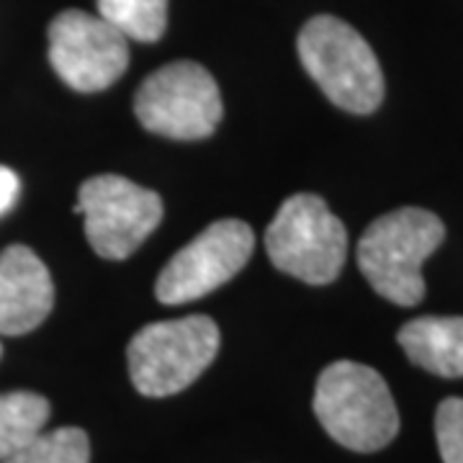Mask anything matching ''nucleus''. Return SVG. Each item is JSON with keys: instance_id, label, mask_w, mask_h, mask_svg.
Masks as SVG:
<instances>
[{"instance_id": "obj_2", "label": "nucleus", "mask_w": 463, "mask_h": 463, "mask_svg": "<svg viewBox=\"0 0 463 463\" xmlns=\"http://www.w3.org/2000/svg\"><path fill=\"white\" fill-rule=\"evenodd\" d=\"M446 227L425 209H397L379 216L358 242V268L371 288L399 307H414L425 297L422 265L440 242Z\"/></svg>"}, {"instance_id": "obj_8", "label": "nucleus", "mask_w": 463, "mask_h": 463, "mask_svg": "<svg viewBox=\"0 0 463 463\" xmlns=\"http://www.w3.org/2000/svg\"><path fill=\"white\" fill-rule=\"evenodd\" d=\"M252 248L250 224L242 219H219L167 260L155 283V297L170 307L206 297L248 265Z\"/></svg>"}, {"instance_id": "obj_14", "label": "nucleus", "mask_w": 463, "mask_h": 463, "mask_svg": "<svg viewBox=\"0 0 463 463\" xmlns=\"http://www.w3.org/2000/svg\"><path fill=\"white\" fill-rule=\"evenodd\" d=\"M0 463H90V440L80 428L42 430Z\"/></svg>"}, {"instance_id": "obj_12", "label": "nucleus", "mask_w": 463, "mask_h": 463, "mask_svg": "<svg viewBox=\"0 0 463 463\" xmlns=\"http://www.w3.org/2000/svg\"><path fill=\"white\" fill-rule=\"evenodd\" d=\"M50 402L33 392L0 394V461L11 458L47 428Z\"/></svg>"}, {"instance_id": "obj_4", "label": "nucleus", "mask_w": 463, "mask_h": 463, "mask_svg": "<svg viewBox=\"0 0 463 463\" xmlns=\"http://www.w3.org/2000/svg\"><path fill=\"white\" fill-rule=\"evenodd\" d=\"M219 353V327L203 315L155 322L127 347L129 376L139 394L170 397L188 389Z\"/></svg>"}, {"instance_id": "obj_10", "label": "nucleus", "mask_w": 463, "mask_h": 463, "mask_svg": "<svg viewBox=\"0 0 463 463\" xmlns=\"http://www.w3.org/2000/svg\"><path fill=\"white\" fill-rule=\"evenodd\" d=\"M54 307L47 265L26 245L0 252V335L16 337L36 330Z\"/></svg>"}, {"instance_id": "obj_6", "label": "nucleus", "mask_w": 463, "mask_h": 463, "mask_svg": "<svg viewBox=\"0 0 463 463\" xmlns=\"http://www.w3.org/2000/svg\"><path fill=\"white\" fill-rule=\"evenodd\" d=\"M222 111L219 85L199 62H173L155 70L134 99L139 124L170 139H203L214 134Z\"/></svg>"}, {"instance_id": "obj_11", "label": "nucleus", "mask_w": 463, "mask_h": 463, "mask_svg": "<svg viewBox=\"0 0 463 463\" xmlns=\"http://www.w3.org/2000/svg\"><path fill=\"white\" fill-rule=\"evenodd\" d=\"M414 365L443 379L463 376V317H420L397 335Z\"/></svg>"}, {"instance_id": "obj_3", "label": "nucleus", "mask_w": 463, "mask_h": 463, "mask_svg": "<svg viewBox=\"0 0 463 463\" xmlns=\"http://www.w3.org/2000/svg\"><path fill=\"white\" fill-rule=\"evenodd\" d=\"M298 60L322 93L350 114H373L383 100V72L350 24L315 16L298 32Z\"/></svg>"}, {"instance_id": "obj_16", "label": "nucleus", "mask_w": 463, "mask_h": 463, "mask_svg": "<svg viewBox=\"0 0 463 463\" xmlns=\"http://www.w3.org/2000/svg\"><path fill=\"white\" fill-rule=\"evenodd\" d=\"M21 194V181L11 167L0 165V216L11 212V206L16 203Z\"/></svg>"}, {"instance_id": "obj_17", "label": "nucleus", "mask_w": 463, "mask_h": 463, "mask_svg": "<svg viewBox=\"0 0 463 463\" xmlns=\"http://www.w3.org/2000/svg\"><path fill=\"white\" fill-rule=\"evenodd\" d=\"M0 355H3V345H0Z\"/></svg>"}, {"instance_id": "obj_9", "label": "nucleus", "mask_w": 463, "mask_h": 463, "mask_svg": "<svg viewBox=\"0 0 463 463\" xmlns=\"http://www.w3.org/2000/svg\"><path fill=\"white\" fill-rule=\"evenodd\" d=\"M50 62L72 90L99 93L124 75L129 39L99 14L67 8L50 24Z\"/></svg>"}, {"instance_id": "obj_7", "label": "nucleus", "mask_w": 463, "mask_h": 463, "mask_svg": "<svg viewBox=\"0 0 463 463\" xmlns=\"http://www.w3.org/2000/svg\"><path fill=\"white\" fill-rule=\"evenodd\" d=\"M75 214L83 216L90 248L100 258L124 260L157 230L163 199L121 175H96L80 185Z\"/></svg>"}, {"instance_id": "obj_13", "label": "nucleus", "mask_w": 463, "mask_h": 463, "mask_svg": "<svg viewBox=\"0 0 463 463\" xmlns=\"http://www.w3.org/2000/svg\"><path fill=\"white\" fill-rule=\"evenodd\" d=\"M99 16L132 42H157L165 33L167 0H99Z\"/></svg>"}, {"instance_id": "obj_1", "label": "nucleus", "mask_w": 463, "mask_h": 463, "mask_svg": "<svg viewBox=\"0 0 463 463\" xmlns=\"http://www.w3.org/2000/svg\"><path fill=\"white\" fill-rule=\"evenodd\" d=\"M315 414L335 443L355 453H376L399 432L397 402L371 365L337 361L315 389Z\"/></svg>"}, {"instance_id": "obj_5", "label": "nucleus", "mask_w": 463, "mask_h": 463, "mask_svg": "<svg viewBox=\"0 0 463 463\" xmlns=\"http://www.w3.org/2000/svg\"><path fill=\"white\" fill-rule=\"evenodd\" d=\"M270 263L286 276L312 286L332 283L347 258L345 224L332 214L325 199L297 194L283 201L265 232Z\"/></svg>"}, {"instance_id": "obj_15", "label": "nucleus", "mask_w": 463, "mask_h": 463, "mask_svg": "<svg viewBox=\"0 0 463 463\" xmlns=\"http://www.w3.org/2000/svg\"><path fill=\"white\" fill-rule=\"evenodd\" d=\"M435 438L443 463H463V399L440 402L435 412Z\"/></svg>"}]
</instances>
